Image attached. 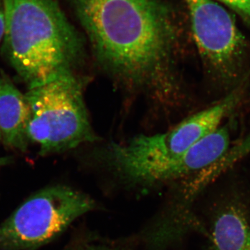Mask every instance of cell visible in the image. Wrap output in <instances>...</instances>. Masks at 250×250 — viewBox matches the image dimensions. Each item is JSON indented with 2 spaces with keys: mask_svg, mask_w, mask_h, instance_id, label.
Listing matches in <instances>:
<instances>
[{
  "mask_svg": "<svg viewBox=\"0 0 250 250\" xmlns=\"http://www.w3.org/2000/svg\"><path fill=\"white\" fill-rule=\"evenodd\" d=\"M106 71L136 88L168 91L173 29L161 0H70Z\"/></svg>",
  "mask_w": 250,
  "mask_h": 250,
  "instance_id": "cell-1",
  "label": "cell"
},
{
  "mask_svg": "<svg viewBox=\"0 0 250 250\" xmlns=\"http://www.w3.org/2000/svg\"><path fill=\"white\" fill-rule=\"evenodd\" d=\"M3 3L4 52L28 86L72 70L82 56L83 44L57 0H3Z\"/></svg>",
  "mask_w": 250,
  "mask_h": 250,
  "instance_id": "cell-2",
  "label": "cell"
},
{
  "mask_svg": "<svg viewBox=\"0 0 250 250\" xmlns=\"http://www.w3.org/2000/svg\"><path fill=\"white\" fill-rule=\"evenodd\" d=\"M243 90L238 86L218 103L188 117L166 133L139 135L124 144L112 143L105 150L108 165L134 183H155L161 171L220 123L241 103Z\"/></svg>",
  "mask_w": 250,
  "mask_h": 250,
  "instance_id": "cell-3",
  "label": "cell"
},
{
  "mask_svg": "<svg viewBox=\"0 0 250 250\" xmlns=\"http://www.w3.org/2000/svg\"><path fill=\"white\" fill-rule=\"evenodd\" d=\"M24 95L30 110L28 139L40 146L41 155L63 152L95 140L82 82L72 70L29 87Z\"/></svg>",
  "mask_w": 250,
  "mask_h": 250,
  "instance_id": "cell-4",
  "label": "cell"
},
{
  "mask_svg": "<svg viewBox=\"0 0 250 250\" xmlns=\"http://www.w3.org/2000/svg\"><path fill=\"white\" fill-rule=\"evenodd\" d=\"M95 207L88 195L65 186L40 190L0 225V250H33L57 238Z\"/></svg>",
  "mask_w": 250,
  "mask_h": 250,
  "instance_id": "cell-5",
  "label": "cell"
},
{
  "mask_svg": "<svg viewBox=\"0 0 250 250\" xmlns=\"http://www.w3.org/2000/svg\"><path fill=\"white\" fill-rule=\"evenodd\" d=\"M190 9L192 34L202 62L213 80L234 87L244 75L246 45L234 20L215 0H185Z\"/></svg>",
  "mask_w": 250,
  "mask_h": 250,
  "instance_id": "cell-6",
  "label": "cell"
},
{
  "mask_svg": "<svg viewBox=\"0 0 250 250\" xmlns=\"http://www.w3.org/2000/svg\"><path fill=\"white\" fill-rule=\"evenodd\" d=\"M230 143L228 126H219L166 166L156 177L155 183L199 175L226 154Z\"/></svg>",
  "mask_w": 250,
  "mask_h": 250,
  "instance_id": "cell-7",
  "label": "cell"
},
{
  "mask_svg": "<svg viewBox=\"0 0 250 250\" xmlns=\"http://www.w3.org/2000/svg\"><path fill=\"white\" fill-rule=\"evenodd\" d=\"M30 110L25 95L3 80L0 88V140L21 151L27 147Z\"/></svg>",
  "mask_w": 250,
  "mask_h": 250,
  "instance_id": "cell-8",
  "label": "cell"
},
{
  "mask_svg": "<svg viewBox=\"0 0 250 250\" xmlns=\"http://www.w3.org/2000/svg\"><path fill=\"white\" fill-rule=\"evenodd\" d=\"M215 250H250V227L244 207L229 202L215 217L212 231Z\"/></svg>",
  "mask_w": 250,
  "mask_h": 250,
  "instance_id": "cell-9",
  "label": "cell"
},
{
  "mask_svg": "<svg viewBox=\"0 0 250 250\" xmlns=\"http://www.w3.org/2000/svg\"><path fill=\"white\" fill-rule=\"evenodd\" d=\"M228 6L250 24V0H215Z\"/></svg>",
  "mask_w": 250,
  "mask_h": 250,
  "instance_id": "cell-10",
  "label": "cell"
},
{
  "mask_svg": "<svg viewBox=\"0 0 250 250\" xmlns=\"http://www.w3.org/2000/svg\"><path fill=\"white\" fill-rule=\"evenodd\" d=\"M6 31V16L3 0H0V42L4 40Z\"/></svg>",
  "mask_w": 250,
  "mask_h": 250,
  "instance_id": "cell-11",
  "label": "cell"
},
{
  "mask_svg": "<svg viewBox=\"0 0 250 250\" xmlns=\"http://www.w3.org/2000/svg\"><path fill=\"white\" fill-rule=\"evenodd\" d=\"M83 250H112L110 249H107V248H88V249H85Z\"/></svg>",
  "mask_w": 250,
  "mask_h": 250,
  "instance_id": "cell-12",
  "label": "cell"
},
{
  "mask_svg": "<svg viewBox=\"0 0 250 250\" xmlns=\"http://www.w3.org/2000/svg\"><path fill=\"white\" fill-rule=\"evenodd\" d=\"M2 81L3 80H1V79H0V88H1V83H2Z\"/></svg>",
  "mask_w": 250,
  "mask_h": 250,
  "instance_id": "cell-13",
  "label": "cell"
}]
</instances>
